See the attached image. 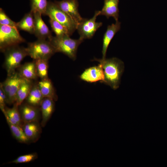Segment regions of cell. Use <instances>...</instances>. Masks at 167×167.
<instances>
[{
  "instance_id": "cell-1",
  "label": "cell",
  "mask_w": 167,
  "mask_h": 167,
  "mask_svg": "<svg viewBox=\"0 0 167 167\" xmlns=\"http://www.w3.org/2000/svg\"><path fill=\"white\" fill-rule=\"evenodd\" d=\"M95 60L99 62L103 69L105 78L103 83L114 90L118 89L124 71L123 62L115 57L104 59H95Z\"/></svg>"
},
{
  "instance_id": "cell-2",
  "label": "cell",
  "mask_w": 167,
  "mask_h": 167,
  "mask_svg": "<svg viewBox=\"0 0 167 167\" xmlns=\"http://www.w3.org/2000/svg\"><path fill=\"white\" fill-rule=\"evenodd\" d=\"M48 40L56 53H62L73 60L76 59L78 47L84 41L80 38L77 39H72L69 35L52 36Z\"/></svg>"
},
{
  "instance_id": "cell-3",
  "label": "cell",
  "mask_w": 167,
  "mask_h": 167,
  "mask_svg": "<svg viewBox=\"0 0 167 167\" xmlns=\"http://www.w3.org/2000/svg\"><path fill=\"white\" fill-rule=\"evenodd\" d=\"M3 52L4 54L5 60L3 66L7 76L15 71L21 65L23 60L28 56L26 48L18 45L9 47Z\"/></svg>"
},
{
  "instance_id": "cell-4",
  "label": "cell",
  "mask_w": 167,
  "mask_h": 167,
  "mask_svg": "<svg viewBox=\"0 0 167 167\" xmlns=\"http://www.w3.org/2000/svg\"><path fill=\"white\" fill-rule=\"evenodd\" d=\"M28 56L33 60L49 59L56 51L52 45L48 40L38 39L29 43L26 48Z\"/></svg>"
},
{
  "instance_id": "cell-5",
  "label": "cell",
  "mask_w": 167,
  "mask_h": 167,
  "mask_svg": "<svg viewBox=\"0 0 167 167\" xmlns=\"http://www.w3.org/2000/svg\"><path fill=\"white\" fill-rule=\"evenodd\" d=\"M45 15L57 21L65 27L71 36L77 29V24L55 3L48 2Z\"/></svg>"
},
{
  "instance_id": "cell-6",
  "label": "cell",
  "mask_w": 167,
  "mask_h": 167,
  "mask_svg": "<svg viewBox=\"0 0 167 167\" xmlns=\"http://www.w3.org/2000/svg\"><path fill=\"white\" fill-rule=\"evenodd\" d=\"M25 40L15 27L0 24V49L2 52L6 49L24 42Z\"/></svg>"
},
{
  "instance_id": "cell-7",
  "label": "cell",
  "mask_w": 167,
  "mask_h": 167,
  "mask_svg": "<svg viewBox=\"0 0 167 167\" xmlns=\"http://www.w3.org/2000/svg\"><path fill=\"white\" fill-rule=\"evenodd\" d=\"M22 78L17 71L7 76L6 79L1 83L0 86L4 91L6 97V103L11 104L15 103L17 93Z\"/></svg>"
},
{
  "instance_id": "cell-8",
  "label": "cell",
  "mask_w": 167,
  "mask_h": 167,
  "mask_svg": "<svg viewBox=\"0 0 167 167\" xmlns=\"http://www.w3.org/2000/svg\"><path fill=\"white\" fill-rule=\"evenodd\" d=\"M100 13V11H96L92 18L88 19L83 18L82 21L78 24L76 30L80 38L83 40L91 38L96 31L102 26V22L96 21Z\"/></svg>"
},
{
  "instance_id": "cell-9",
  "label": "cell",
  "mask_w": 167,
  "mask_h": 167,
  "mask_svg": "<svg viewBox=\"0 0 167 167\" xmlns=\"http://www.w3.org/2000/svg\"><path fill=\"white\" fill-rule=\"evenodd\" d=\"M54 3L77 24L83 19L79 12V4L77 0H62L55 1Z\"/></svg>"
},
{
  "instance_id": "cell-10",
  "label": "cell",
  "mask_w": 167,
  "mask_h": 167,
  "mask_svg": "<svg viewBox=\"0 0 167 167\" xmlns=\"http://www.w3.org/2000/svg\"><path fill=\"white\" fill-rule=\"evenodd\" d=\"M82 80L89 83H94L99 81L103 82L104 74L101 65L100 64L97 66L88 68L84 71L79 76Z\"/></svg>"
},
{
  "instance_id": "cell-11",
  "label": "cell",
  "mask_w": 167,
  "mask_h": 167,
  "mask_svg": "<svg viewBox=\"0 0 167 167\" xmlns=\"http://www.w3.org/2000/svg\"><path fill=\"white\" fill-rule=\"evenodd\" d=\"M33 15L34 22V34L38 39H49L52 36L51 32L42 20V15L37 12L33 13Z\"/></svg>"
},
{
  "instance_id": "cell-12",
  "label": "cell",
  "mask_w": 167,
  "mask_h": 167,
  "mask_svg": "<svg viewBox=\"0 0 167 167\" xmlns=\"http://www.w3.org/2000/svg\"><path fill=\"white\" fill-rule=\"evenodd\" d=\"M22 120L24 122L37 121L39 116L38 107L33 106L27 102L19 106Z\"/></svg>"
},
{
  "instance_id": "cell-13",
  "label": "cell",
  "mask_w": 167,
  "mask_h": 167,
  "mask_svg": "<svg viewBox=\"0 0 167 167\" xmlns=\"http://www.w3.org/2000/svg\"><path fill=\"white\" fill-rule=\"evenodd\" d=\"M121 24V22L118 20L116 21L115 24H112L108 26L103 39L102 59L106 58V52L109 44L115 35L120 29Z\"/></svg>"
},
{
  "instance_id": "cell-14",
  "label": "cell",
  "mask_w": 167,
  "mask_h": 167,
  "mask_svg": "<svg viewBox=\"0 0 167 167\" xmlns=\"http://www.w3.org/2000/svg\"><path fill=\"white\" fill-rule=\"evenodd\" d=\"M119 2V0H104V5L100 11L99 15H104L107 19L112 17L116 21H118Z\"/></svg>"
},
{
  "instance_id": "cell-15",
  "label": "cell",
  "mask_w": 167,
  "mask_h": 167,
  "mask_svg": "<svg viewBox=\"0 0 167 167\" xmlns=\"http://www.w3.org/2000/svg\"><path fill=\"white\" fill-rule=\"evenodd\" d=\"M33 80L23 78L18 90L15 102L19 106L26 99L34 84Z\"/></svg>"
},
{
  "instance_id": "cell-16",
  "label": "cell",
  "mask_w": 167,
  "mask_h": 167,
  "mask_svg": "<svg viewBox=\"0 0 167 167\" xmlns=\"http://www.w3.org/2000/svg\"><path fill=\"white\" fill-rule=\"evenodd\" d=\"M39 88L44 98H49L56 101L58 99L56 91L51 81L49 78L41 79L38 82Z\"/></svg>"
},
{
  "instance_id": "cell-17",
  "label": "cell",
  "mask_w": 167,
  "mask_h": 167,
  "mask_svg": "<svg viewBox=\"0 0 167 167\" xmlns=\"http://www.w3.org/2000/svg\"><path fill=\"white\" fill-rule=\"evenodd\" d=\"M40 106L42 118L41 125L43 127L53 112L54 108V101L50 98H44Z\"/></svg>"
},
{
  "instance_id": "cell-18",
  "label": "cell",
  "mask_w": 167,
  "mask_h": 167,
  "mask_svg": "<svg viewBox=\"0 0 167 167\" xmlns=\"http://www.w3.org/2000/svg\"><path fill=\"white\" fill-rule=\"evenodd\" d=\"M17 72L23 78L34 80L38 77L37 75L34 60L25 63L17 69Z\"/></svg>"
},
{
  "instance_id": "cell-19",
  "label": "cell",
  "mask_w": 167,
  "mask_h": 167,
  "mask_svg": "<svg viewBox=\"0 0 167 167\" xmlns=\"http://www.w3.org/2000/svg\"><path fill=\"white\" fill-rule=\"evenodd\" d=\"M22 127L30 141H36L38 138L41 130L37 121L24 122Z\"/></svg>"
},
{
  "instance_id": "cell-20",
  "label": "cell",
  "mask_w": 167,
  "mask_h": 167,
  "mask_svg": "<svg viewBox=\"0 0 167 167\" xmlns=\"http://www.w3.org/2000/svg\"><path fill=\"white\" fill-rule=\"evenodd\" d=\"M44 98L39 88L38 82H35L25 100L28 104L38 107L40 106Z\"/></svg>"
},
{
  "instance_id": "cell-21",
  "label": "cell",
  "mask_w": 167,
  "mask_h": 167,
  "mask_svg": "<svg viewBox=\"0 0 167 167\" xmlns=\"http://www.w3.org/2000/svg\"><path fill=\"white\" fill-rule=\"evenodd\" d=\"M18 29L24 31L30 34H34V22L33 13L30 11L26 14L22 19L16 23Z\"/></svg>"
},
{
  "instance_id": "cell-22",
  "label": "cell",
  "mask_w": 167,
  "mask_h": 167,
  "mask_svg": "<svg viewBox=\"0 0 167 167\" xmlns=\"http://www.w3.org/2000/svg\"><path fill=\"white\" fill-rule=\"evenodd\" d=\"M19 106L14 103L11 108H6L4 113L7 121L11 124L21 126L22 119L19 109Z\"/></svg>"
},
{
  "instance_id": "cell-23",
  "label": "cell",
  "mask_w": 167,
  "mask_h": 167,
  "mask_svg": "<svg viewBox=\"0 0 167 167\" xmlns=\"http://www.w3.org/2000/svg\"><path fill=\"white\" fill-rule=\"evenodd\" d=\"M35 62L37 75L41 79L48 78V60L44 59L34 60Z\"/></svg>"
},
{
  "instance_id": "cell-24",
  "label": "cell",
  "mask_w": 167,
  "mask_h": 167,
  "mask_svg": "<svg viewBox=\"0 0 167 167\" xmlns=\"http://www.w3.org/2000/svg\"><path fill=\"white\" fill-rule=\"evenodd\" d=\"M7 121L12 135L17 140L20 142L24 143H28L30 141L21 126L12 124Z\"/></svg>"
},
{
  "instance_id": "cell-25",
  "label": "cell",
  "mask_w": 167,
  "mask_h": 167,
  "mask_svg": "<svg viewBox=\"0 0 167 167\" xmlns=\"http://www.w3.org/2000/svg\"><path fill=\"white\" fill-rule=\"evenodd\" d=\"M31 11L32 13L38 12L45 15L48 2L47 0H30Z\"/></svg>"
},
{
  "instance_id": "cell-26",
  "label": "cell",
  "mask_w": 167,
  "mask_h": 167,
  "mask_svg": "<svg viewBox=\"0 0 167 167\" xmlns=\"http://www.w3.org/2000/svg\"><path fill=\"white\" fill-rule=\"evenodd\" d=\"M49 22L52 29L56 36H61L65 35L71 36L67 28L57 21L50 18Z\"/></svg>"
},
{
  "instance_id": "cell-27",
  "label": "cell",
  "mask_w": 167,
  "mask_h": 167,
  "mask_svg": "<svg viewBox=\"0 0 167 167\" xmlns=\"http://www.w3.org/2000/svg\"><path fill=\"white\" fill-rule=\"evenodd\" d=\"M37 157L36 153H32L20 156L15 160L11 161L10 163H22L33 161Z\"/></svg>"
},
{
  "instance_id": "cell-28",
  "label": "cell",
  "mask_w": 167,
  "mask_h": 167,
  "mask_svg": "<svg viewBox=\"0 0 167 167\" xmlns=\"http://www.w3.org/2000/svg\"><path fill=\"white\" fill-rule=\"evenodd\" d=\"M0 24L17 28L16 23L12 20L2 8L0 9Z\"/></svg>"
},
{
  "instance_id": "cell-29",
  "label": "cell",
  "mask_w": 167,
  "mask_h": 167,
  "mask_svg": "<svg viewBox=\"0 0 167 167\" xmlns=\"http://www.w3.org/2000/svg\"><path fill=\"white\" fill-rule=\"evenodd\" d=\"M6 103V94L1 87L0 86V108L4 113L5 112V105Z\"/></svg>"
}]
</instances>
